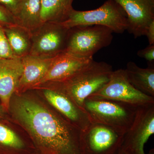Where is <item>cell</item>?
Here are the masks:
<instances>
[{
    "label": "cell",
    "mask_w": 154,
    "mask_h": 154,
    "mask_svg": "<svg viewBox=\"0 0 154 154\" xmlns=\"http://www.w3.org/2000/svg\"><path fill=\"white\" fill-rule=\"evenodd\" d=\"M16 118L28 131L39 154H81V130L38 102L24 97L14 101Z\"/></svg>",
    "instance_id": "obj_1"
},
{
    "label": "cell",
    "mask_w": 154,
    "mask_h": 154,
    "mask_svg": "<svg viewBox=\"0 0 154 154\" xmlns=\"http://www.w3.org/2000/svg\"><path fill=\"white\" fill-rule=\"evenodd\" d=\"M113 71L109 64L93 59L72 76L61 82L75 102L83 109L85 100L109 82Z\"/></svg>",
    "instance_id": "obj_2"
},
{
    "label": "cell",
    "mask_w": 154,
    "mask_h": 154,
    "mask_svg": "<svg viewBox=\"0 0 154 154\" xmlns=\"http://www.w3.org/2000/svg\"><path fill=\"white\" fill-rule=\"evenodd\" d=\"M137 107L109 99L88 98L83 109L91 122L106 125L125 134L134 120Z\"/></svg>",
    "instance_id": "obj_3"
},
{
    "label": "cell",
    "mask_w": 154,
    "mask_h": 154,
    "mask_svg": "<svg viewBox=\"0 0 154 154\" xmlns=\"http://www.w3.org/2000/svg\"><path fill=\"white\" fill-rule=\"evenodd\" d=\"M61 23L68 28L85 25L105 26L119 34L128 28L126 14L114 0H107L98 8L91 11H77L72 8L66 20Z\"/></svg>",
    "instance_id": "obj_4"
},
{
    "label": "cell",
    "mask_w": 154,
    "mask_h": 154,
    "mask_svg": "<svg viewBox=\"0 0 154 154\" xmlns=\"http://www.w3.org/2000/svg\"><path fill=\"white\" fill-rule=\"evenodd\" d=\"M113 33L109 28L99 25L69 28L64 52L77 57L93 59L96 53L111 44Z\"/></svg>",
    "instance_id": "obj_5"
},
{
    "label": "cell",
    "mask_w": 154,
    "mask_h": 154,
    "mask_svg": "<svg viewBox=\"0 0 154 154\" xmlns=\"http://www.w3.org/2000/svg\"><path fill=\"white\" fill-rule=\"evenodd\" d=\"M125 134L109 127L91 122L81 131V154H117L121 149Z\"/></svg>",
    "instance_id": "obj_6"
},
{
    "label": "cell",
    "mask_w": 154,
    "mask_h": 154,
    "mask_svg": "<svg viewBox=\"0 0 154 154\" xmlns=\"http://www.w3.org/2000/svg\"><path fill=\"white\" fill-rule=\"evenodd\" d=\"M89 98L109 99L136 107L154 103L153 97L142 93L131 84L122 69L113 71L109 82Z\"/></svg>",
    "instance_id": "obj_7"
},
{
    "label": "cell",
    "mask_w": 154,
    "mask_h": 154,
    "mask_svg": "<svg viewBox=\"0 0 154 154\" xmlns=\"http://www.w3.org/2000/svg\"><path fill=\"white\" fill-rule=\"evenodd\" d=\"M69 28L61 23H42L32 34V48L29 55L52 58L64 52Z\"/></svg>",
    "instance_id": "obj_8"
},
{
    "label": "cell",
    "mask_w": 154,
    "mask_h": 154,
    "mask_svg": "<svg viewBox=\"0 0 154 154\" xmlns=\"http://www.w3.org/2000/svg\"><path fill=\"white\" fill-rule=\"evenodd\" d=\"M46 84L52 86L43 90L45 97L50 104L72 124L81 131L85 129L91 123L88 115L69 95L61 82Z\"/></svg>",
    "instance_id": "obj_9"
},
{
    "label": "cell",
    "mask_w": 154,
    "mask_h": 154,
    "mask_svg": "<svg viewBox=\"0 0 154 154\" xmlns=\"http://www.w3.org/2000/svg\"><path fill=\"white\" fill-rule=\"evenodd\" d=\"M154 133V103L137 107L132 125L124 135L122 145L137 154H146L144 146ZM152 149L149 154H152Z\"/></svg>",
    "instance_id": "obj_10"
},
{
    "label": "cell",
    "mask_w": 154,
    "mask_h": 154,
    "mask_svg": "<svg viewBox=\"0 0 154 154\" xmlns=\"http://www.w3.org/2000/svg\"><path fill=\"white\" fill-rule=\"evenodd\" d=\"M124 10L127 30L135 38L145 36L149 25L154 20V0H114Z\"/></svg>",
    "instance_id": "obj_11"
},
{
    "label": "cell",
    "mask_w": 154,
    "mask_h": 154,
    "mask_svg": "<svg viewBox=\"0 0 154 154\" xmlns=\"http://www.w3.org/2000/svg\"><path fill=\"white\" fill-rule=\"evenodd\" d=\"M23 71L22 58L0 59V100L5 112L10 109L11 97L17 92Z\"/></svg>",
    "instance_id": "obj_12"
},
{
    "label": "cell",
    "mask_w": 154,
    "mask_h": 154,
    "mask_svg": "<svg viewBox=\"0 0 154 154\" xmlns=\"http://www.w3.org/2000/svg\"><path fill=\"white\" fill-rule=\"evenodd\" d=\"M93 59L77 57L65 52L61 53L53 57L47 73L35 88L46 83L64 82Z\"/></svg>",
    "instance_id": "obj_13"
},
{
    "label": "cell",
    "mask_w": 154,
    "mask_h": 154,
    "mask_svg": "<svg viewBox=\"0 0 154 154\" xmlns=\"http://www.w3.org/2000/svg\"><path fill=\"white\" fill-rule=\"evenodd\" d=\"M53 57L28 55L22 58L23 71L17 92L35 88L47 73Z\"/></svg>",
    "instance_id": "obj_14"
},
{
    "label": "cell",
    "mask_w": 154,
    "mask_h": 154,
    "mask_svg": "<svg viewBox=\"0 0 154 154\" xmlns=\"http://www.w3.org/2000/svg\"><path fill=\"white\" fill-rule=\"evenodd\" d=\"M131 84L142 93L154 97V65L142 68L134 62L128 63L125 69Z\"/></svg>",
    "instance_id": "obj_15"
},
{
    "label": "cell",
    "mask_w": 154,
    "mask_h": 154,
    "mask_svg": "<svg viewBox=\"0 0 154 154\" xmlns=\"http://www.w3.org/2000/svg\"><path fill=\"white\" fill-rule=\"evenodd\" d=\"M3 29L15 57L22 58L30 54L32 42L30 31L17 24Z\"/></svg>",
    "instance_id": "obj_16"
},
{
    "label": "cell",
    "mask_w": 154,
    "mask_h": 154,
    "mask_svg": "<svg viewBox=\"0 0 154 154\" xmlns=\"http://www.w3.org/2000/svg\"><path fill=\"white\" fill-rule=\"evenodd\" d=\"M40 12V0H22L18 14L15 17L16 24L32 33L42 24Z\"/></svg>",
    "instance_id": "obj_17"
},
{
    "label": "cell",
    "mask_w": 154,
    "mask_h": 154,
    "mask_svg": "<svg viewBox=\"0 0 154 154\" xmlns=\"http://www.w3.org/2000/svg\"><path fill=\"white\" fill-rule=\"evenodd\" d=\"M73 0H40L42 23H60L68 18Z\"/></svg>",
    "instance_id": "obj_18"
},
{
    "label": "cell",
    "mask_w": 154,
    "mask_h": 154,
    "mask_svg": "<svg viewBox=\"0 0 154 154\" xmlns=\"http://www.w3.org/2000/svg\"><path fill=\"white\" fill-rule=\"evenodd\" d=\"M26 143L8 127L0 122V154L28 152Z\"/></svg>",
    "instance_id": "obj_19"
},
{
    "label": "cell",
    "mask_w": 154,
    "mask_h": 154,
    "mask_svg": "<svg viewBox=\"0 0 154 154\" xmlns=\"http://www.w3.org/2000/svg\"><path fill=\"white\" fill-rule=\"evenodd\" d=\"M15 57L4 29L0 26V59Z\"/></svg>",
    "instance_id": "obj_20"
},
{
    "label": "cell",
    "mask_w": 154,
    "mask_h": 154,
    "mask_svg": "<svg viewBox=\"0 0 154 154\" xmlns=\"http://www.w3.org/2000/svg\"><path fill=\"white\" fill-rule=\"evenodd\" d=\"M22 0H0V5L7 10L15 18L18 14Z\"/></svg>",
    "instance_id": "obj_21"
},
{
    "label": "cell",
    "mask_w": 154,
    "mask_h": 154,
    "mask_svg": "<svg viewBox=\"0 0 154 154\" xmlns=\"http://www.w3.org/2000/svg\"><path fill=\"white\" fill-rule=\"evenodd\" d=\"M14 24H16V23L14 16L0 5V26L4 28Z\"/></svg>",
    "instance_id": "obj_22"
},
{
    "label": "cell",
    "mask_w": 154,
    "mask_h": 154,
    "mask_svg": "<svg viewBox=\"0 0 154 154\" xmlns=\"http://www.w3.org/2000/svg\"><path fill=\"white\" fill-rule=\"evenodd\" d=\"M137 55L140 57L145 59L149 63L152 65L154 61V45H149L144 49L138 51Z\"/></svg>",
    "instance_id": "obj_23"
},
{
    "label": "cell",
    "mask_w": 154,
    "mask_h": 154,
    "mask_svg": "<svg viewBox=\"0 0 154 154\" xmlns=\"http://www.w3.org/2000/svg\"><path fill=\"white\" fill-rule=\"evenodd\" d=\"M145 36L148 40L149 45H154V20L152 21L146 30Z\"/></svg>",
    "instance_id": "obj_24"
},
{
    "label": "cell",
    "mask_w": 154,
    "mask_h": 154,
    "mask_svg": "<svg viewBox=\"0 0 154 154\" xmlns=\"http://www.w3.org/2000/svg\"><path fill=\"white\" fill-rule=\"evenodd\" d=\"M117 154H137L133 150L125 146L122 145L121 149L119 150V151L117 153Z\"/></svg>",
    "instance_id": "obj_25"
},
{
    "label": "cell",
    "mask_w": 154,
    "mask_h": 154,
    "mask_svg": "<svg viewBox=\"0 0 154 154\" xmlns=\"http://www.w3.org/2000/svg\"><path fill=\"white\" fill-rule=\"evenodd\" d=\"M5 111L4 110L2 105H0V119L4 118V113Z\"/></svg>",
    "instance_id": "obj_26"
},
{
    "label": "cell",
    "mask_w": 154,
    "mask_h": 154,
    "mask_svg": "<svg viewBox=\"0 0 154 154\" xmlns=\"http://www.w3.org/2000/svg\"><path fill=\"white\" fill-rule=\"evenodd\" d=\"M152 154H154V152H153V153H152Z\"/></svg>",
    "instance_id": "obj_27"
}]
</instances>
